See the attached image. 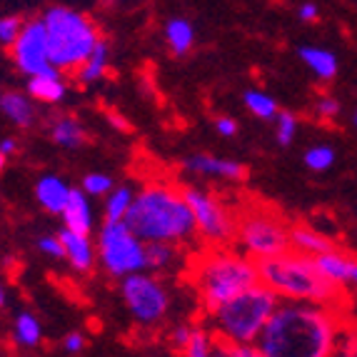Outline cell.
Wrapping results in <instances>:
<instances>
[{"label":"cell","instance_id":"8","mask_svg":"<svg viewBox=\"0 0 357 357\" xmlns=\"http://www.w3.org/2000/svg\"><path fill=\"white\" fill-rule=\"evenodd\" d=\"M100 265L113 278H130L145 270V243L128 230L126 222H105L98 240Z\"/></svg>","mask_w":357,"mask_h":357},{"label":"cell","instance_id":"34","mask_svg":"<svg viewBox=\"0 0 357 357\" xmlns=\"http://www.w3.org/2000/svg\"><path fill=\"white\" fill-rule=\"evenodd\" d=\"M315 115L320 120H328V123L330 120H335L340 115V100L333 96H320L315 102Z\"/></svg>","mask_w":357,"mask_h":357},{"label":"cell","instance_id":"25","mask_svg":"<svg viewBox=\"0 0 357 357\" xmlns=\"http://www.w3.org/2000/svg\"><path fill=\"white\" fill-rule=\"evenodd\" d=\"M245 107H248L252 115H257L260 120H275L278 113H280L275 98L268 96V93H262V90H248V93H245Z\"/></svg>","mask_w":357,"mask_h":357},{"label":"cell","instance_id":"30","mask_svg":"<svg viewBox=\"0 0 357 357\" xmlns=\"http://www.w3.org/2000/svg\"><path fill=\"white\" fill-rule=\"evenodd\" d=\"M213 357H262L255 345H230L225 340L213 337Z\"/></svg>","mask_w":357,"mask_h":357},{"label":"cell","instance_id":"7","mask_svg":"<svg viewBox=\"0 0 357 357\" xmlns=\"http://www.w3.org/2000/svg\"><path fill=\"white\" fill-rule=\"evenodd\" d=\"M235 238L255 262L273 260L290 252V225L273 210L255 208L243 213L235 225Z\"/></svg>","mask_w":357,"mask_h":357},{"label":"cell","instance_id":"36","mask_svg":"<svg viewBox=\"0 0 357 357\" xmlns=\"http://www.w3.org/2000/svg\"><path fill=\"white\" fill-rule=\"evenodd\" d=\"M238 120L235 118H227V115H222V118L215 120V130L220 132L222 137H232V135H238Z\"/></svg>","mask_w":357,"mask_h":357},{"label":"cell","instance_id":"31","mask_svg":"<svg viewBox=\"0 0 357 357\" xmlns=\"http://www.w3.org/2000/svg\"><path fill=\"white\" fill-rule=\"evenodd\" d=\"M183 357H213V337L205 330H192V337L183 350Z\"/></svg>","mask_w":357,"mask_h":357},{"label":"cell","instance_id":"4","mask_svg":"<svg viewBox=\"0 0 357 357\" xmlns=\"http://www.w3.org/2000/svg\"><path fill=\"white\" fill-rule=\"evenodd\" d=\"M195 285L205 310L213 315L215 310L222 307L225 303L260 285L257 262L232 250H225V248L210 250L197 260Z\"/></svg>","mask_w":357,"mask_h":357},{"label":"cell","instance_id":"17","mask_svg":"<svg viewBox=\"0 0 357 357\" xmlns=\"http://www.w3.org/2000/svg\"><path fill=\"white\" fill-rule=\"evenodd\" d=\"M63 220H66V230L75 232V235H88L93 227V210L88 205V197L83 190H70L68 205L63 210Z\"/></svg>","mask_w":357,"mask_h":357},{"label":"cell","instance_id":"19","mask_svg":"<svg viewBox=\"0 0 357 357\" xmlns=\"http://www.w3.org/2000/svg\"><path fill=\"white\" fill-rule=\"evenodd\" d=\"M0 110L20 128H30L33 120H36L33 102L25 96H20V93H3V96H0Z\"/></svg>","mask_w":357,"mask_h":357},{"label":"cell","instance_id":"5","mask_svg":"<svg viewBox=\"0 0 357 357\" xmlns=\"http://www.w3.org/2000/svg\"><path fill=\"white\" fill-rule=\"evenodd\" d=\"M43 25L48 33V55L55 70H80L98 48L96 23L83 13L55 6L43 15Z\"/></svg>","mask_w":357,"mask_h":357},{"label":"cell","instance_id":"32","mask_svg":"<svg viewBox=\"0 0 357 357\" xmlns=\"http://www.w3.org/2000/svg\"><path fill=\"white\" fill-rule=\"evenodd\" d=\"M23 20L15 18V15H6V18H0V43L3 45H8V48H13L15 45V40L20 38V33H23Z\"/></svg>","mask_w":357,"mask_h":357},{"label":"cell","instance_id":"43","mask_svg":"<svg viewBox=\"0 0 357 357\" xmlns=\"http://www.w3.org/2000/svg\"><path fill=\"white\" fill-rule=\"evenodd\" d=\"M6 305V295H3V287H0V307Z\"/></svg>","mask_w":357,"mask_h":357},{"label":"cell","instance_id":"6","mask_svg":"<svg viewBox=\"0 0 357 357\" xmlns=\"http://www.w3.org/2000/svg\"><path fill=\"white\" fill-rule=\"evenodd\" d=\"M278 307L280 298L265 285L243 292L213 312L218 340H225L230 345H255Z\"/></svg>","mask_w":357,"mask_h":357},{"label":"cell","instance_id":"37","mask_svg":"<svg viewBox=\"0 0 357 357\" xmlns=\"http://www.w3.org/2000/svg\"><path fill=\"white\" fill-rule=\"evenodd\" d=\"M298 15H300V20H305V23H317V18H320V8H317L315 3H303V6L298 8Z\"/></svg>","mask_w":357,"mask_h":357},{"label":"cell","instance_id":"3","mask_svg":"<svg viewBox=\"0 0 357 357\" xmlns=\"http://www.w3.org/2000/svg\"><path fill=\"white\" fill-rule=\"evenodd\" d=\"M260 285L273 290L280 303H298V305H317V307L337 310L345 303L342 290L322 275L317 262L312 257L285 252L273 260L257 262Z\"/></svg>","mask_w":357,"mask_h":357},{"label":"cell","instance_id":"14","mask_svg":"<svg viewBox=\"0 0 357 357\" xmlns=\"http://www.w3.org/2000/svg\"><path fill=\"white\" fill-rule=\"evenodd\" d=\"M335 248V243L330 238H325L320 230L310 225H290V250L298 252V255H305V257H320L325 252H330Z\"/></svg>","mask_w":357,"mask_h":357},{"label":"cell","instance_id":"12","mask_svg":"<svg viewBox=\"0 0 357 357\" xmlns=\"http://www.w3.org/2000/svg\"><path fill=\"white\" fill-rule=\"evenodd\" d=\"M317 268L322 270V275L333 282L335 287L345 290V287H357V257H352L350 252L333 248L325 255L315 257Z\"/></svg>","mask_w":357,"mask_h":357},{"label":"cell","instance_id":"26","mask_svg":"<svg viewBox=\"0 0 357 357\" xmlns=\"http://www.w3.org/2000/svg\"><path fill=\"white\" fill-rule=\"evenodd\" d=\"M175 260L173 245L167 243H145V268L165 270Z\"/></svg>","mask_w":357,"mask_h":357},{"label":"cell","instance_id":"29","mask_svg":"<svg viewBox=\"0 0 357 357\" xmlns=\"http://www.w3.org/2000/svg\"><path fill=\"white\" fill-rule=\"evenodd\" d=\"M298 135V118L290 110H280L275 118V137L280 145H290Z\"/></svg>","mask_w":357,"mask_h":357},{"label":"cell","instance_id":"28","mask_svg":"<svg viewBox=\"0 0 357 357\" xmlns=\"http://www.w3.org/2000/svg\"><path fill=\"white\" fill-rule=\"evenodd\" d=\"M303 160L312 173H325L335 162V150L330 145H312V148L305 150Z\"/></svg>","mask_w":357,"mask_h":357},{"label":"cell","instance_id":"16","mask_svg":"<svg viewBox=\"0 0 357 357\" xmlns=\"http://www.w3.org/2000/svg\"><path fill=\"white\" fill-rule=\"evenodd\" d=\"M60 243H63V250L66 257L70 260V265L77 273H88L96 262V250H93V243L88 240V235H75L70 230H63L58 235Z\"/></svg>","mask_w":357,"mask_h":357},{"label":"cell","instance_id":"11","mask_svg":"<svg viewBox=\"0 0 357 357\" xmlns=\"http://www.w3.org/2000/svg\"><path fill=\"white\" fill-rule=\"evenodd\" d=\"M13 63L30 77H43V75H58L53 66H50L48 55V33L43 20H28L23 25V33L10 48Z\"/></svg>","mask_w":357,"mask_h":357},{"label":"cell","instance_id":"41","mask_svg":"<svg viewBox=\"0 0 357 357\" xmlns=\"http://www.w3.org/2000/svg\"><path fill=\"white\" fill-rule=\"evenodd\" d=\"M110 120H113V126H120L123 130H130V126H128V123L123 118H118V115H110Z\"/></svg>","mask_w":357,"mask_h":357},{"label":"cell","instance_id":"42","mask_svg":"<svg viewBox=\"0 0 357 357\" xmlns=\"http://www.w3.org/2000/svg\"><path fill=\"white\" fill-rule=\"evenodd\" d=\"M3 167H6V155L0 153V170H3Z\"/></svg>","mask_w":357,"mask_h":357},{"label":"cell","instance_id":"2","mask_svg":"<svg viewBox=\"0 0 357 357\" xmlns=\"http://www.w3.org/2000/svg\"><path fill=\"white\" fill-rule=\"evenodd\" d=\"M128 230L143 243L178 245L195 238L197 225L185 197L167 185H148L137 192L126 218Z\"/></svg>","mask_w":357,"mask_h":357},{"label":"cell","instance_id":"39","mask_svg":"<svg viewBox=\"0 0 357 357\" xmlns=\"http://www.w3.org/2000/svg\"><path fill=\"white\" fill-rule=\"evenodd\" d=\"M63 347H66L68 352H80L85 347V340H83V335H77V333H70V335H66V340H63Z\"/></svg>","mask_w":357,"mask_h":357},{"label":"cell","instance_id":"23","mask_svg":"<svg viewBox=\"0 0 357 357\" xmlns=\"http://www.w3.org/2000/svg\"><path fill=\"white\" fill-rule=\"evenodd\" d=\"M132 200H135V192L130 188H118L107 195L105 203V222H126L128 213L132 208Z\"/></svg>","mask_w":357,"mask_h":357},{"label":"cell","instance_id":"15","mask_svg":"<svg viewBox=\"0 0 357 357\" xmlns=\"http://www.w3.org/2000/svg\"><path fill=\"white\" fill-rule=\"evenodd\" d=\"M70 190L73 188H68L66 180H60L58 175H45V178L38 180L36 197L43 210H48L53 215H63V210L68 205V197H70Z\"/></svg>","mask_w":357,"mask_h":357},{"label":"cell","instance_id":"22","mask_svg":"<svg viewBox=\"0 0 357 357\" xmlns=\"http://www.w3.org/2000/svg\"><path fill=\"white\" fill-rule=\"evenodd\" d=\"M28 93L40 102H58L66 96V85L58 75H43V77H30Z\"/></svg>","mask_w":357,"mask_h":357},{"label":"cell","instance_id":"24","mask_svg":"<svg viewBox=\"0 0 357 357\" xmlns=\"http://www.w3.org/2000/svg\"><path fill=\"white\" fill-rule=\"evenodd\" d=\"M105 73H107V43L100 40L98 43V48L93 50V55L88 58V63L77 70V80H80L83 85L96 83V80H100V77L105 75Z\"/></svg>","mask_w":357,"mask_h":357},{"label":"cell","instance_id":"9","mask_svg":"<svg viewBox=\"0 0 357 357\" xmlns=\"http://www.w3.org/2000/svg\"><path fill=\"white\" fill-rule=\"evenodd\" d=\"M120 292H123V300H126L130 315L140 325H155L165 317L170 298H167V290L158 278H150L143 273L130 275L123 280Z\"/></svg>","mask_w":357,"mask_h":357},{"label":"cell","instance_id":"27","mask_svg":"<svg viewBox=\"0 0 357 357\" xmlns=\"http://www.w3.org/2000/svg\"><path fill=\"white\" fill-rule=\"evenodd\" d=\"M15 340L25 347H33L40 342V322L30 312H20L18 320H15Z\"/></svg>","mask_w":357,"mask_h":357},{"label":"cell","instance_id":"18","mask_svg":"<svg viewBox=\"0 0 357 357\" xmlns=\"http://www.w3.org/2000/svg\"><path fill=\"white\" fill-rule=\"evenodd\" d=\"M300 58H303V63L310 68V73L315 77H320V80H325V83L337 75L340 63L333 50L317 48V45H305V48H300Z\"/></svg>","mask_w":357,"mask_h":357},{"label":"cell","instance_id":"20","mask_svg":"<svg viewBox=\"0 0 357 357\" xmlns=\"http://www.w3.org/2000/svg\"><path fill=\"white\" fill-rule=\"evenodd\" d=\"M50 135H53L55 143L63 145V148H80V145L88 140L83 126H80L75 118H70V115H60V118H55L53 128H50Z\"/></svg>","mask_w":357,"mask_h":357},{"label":"cell","instance_id":"44","mask_svg":"<svg viewBox=\"0 0 357 357\" xmlns=\"http://www.w3.org/2000/svg\"><path fill=\"white\" fill-rule=\"evenodd\" d=\"M352 123H355V128H357V110H355V115H352Z\"/></svg>","mask_w":357,"mask_h":357},{"label":"cell","instance_id":"35","mask_svg":"<svg viewBox=\"0 0 357 357\" xmlns=\"http://www.w3.org/2000/svg\"><path fill=\"white\" fill-rule=\"evenodd\" d=\"M38 248H40L43 252L48 257H66V250H63V243H60V238H43L40 243H38Z\"/></svg>","mask_w":357,"mask_h":357},{"label":"cell","instance_id":"10","mask_svg":"<svg viewBox=\"0 0 357 357\" xmlns=\"http://www.w3.org/2000/svg\"><path fill=\"white\" fill-rule=\"evenodd\" d=\"M180 192H183L185 203H188L192 218H195L197 230L203 232L205 240L215 245H225L235 238L238 220L227 213V208L220 200H215L213 195H208L205 190H197V188H183Z\"/></svg>","mask_w":357,"mask_h":357},{"label":"cell","instance_id":"38","mask_svg":"<svg viewBox=\"0 0 357 357\" xmlns=\"http://www.w3.org/2000/svg\"><path fill=\"white\" fill-rule=\"evenodd\" d=\"M190 337H192V328H185V325H183V328H178L173 333V345L183 352L185 347H188V342H190Z\"/></svg>","mask_w":357,"mask_h":357},{"label":"cell","instance_id":"1","mask_svg":"<svg viewBox=\"0 0 357 357\" xmlns=\"http://www.w3.org/2000/svg\"><path fill=\"white\" fill-rule=\"evenodd\" d=\"M340 337V310L280 303L255 347L262 357H333Z\"/></svg>","mask_w":357,"mask_h":357},{"label":"cell","instance_id":"40","mask_svg":"<svg viewBox=\"0 0 357 357\" xmlns=\"http://www.w3.org/2000/svg\"><path fill=\"white\" fill-rule=\"evenodd\" d=\"M15 150H18V143H15V140H13V137H6V140H3V143H0V153L6 155H10V153H15Z\"/></svg>","mask_w":357,"mask_h":357},{"label":"cell","instance_id":"33","mask_svg":"<svg viewBox=\"0 0 357 357\" xmlns=\"http://www.w3.org/2000/svg\"><path fill=\"white\" fill-rule=\"evenodd\" d=\"M83 192L88 195H107L113 192V178L102 173H90L83 178Z\"/></svg>","mask_w":357,"mask_h":357},{"label":"cell","instance_id":"21","mask_svg":"<svg viewBox=\"0 0 357 357\" xmlns=\"http://www.w3.org/2000/svg\"><path fill=\"white\" fill-rule=\"evenodd\" d=\"M165 40L175 55L190 53L192 43H195V30L185 18H175L165 25Z\"/></svg>","mask_w":357,"mask_h":357},{"label":"cell","instance_id":"13","mask_svg":"<svg viewBox=\"0 0 357 357\" xmlns=\"http://www.w3.org/2000/svg\"><path fill=\"white\" fill-rule=\"evenodd\" d=\"M185 167L197 175H208V178H225V180H245L248 178V167L243 162L235 160H222V158H213V155H190L185 160Z\"/></svg>","mask_w":357,"mask_h":357}]
</instances>
